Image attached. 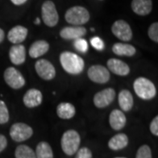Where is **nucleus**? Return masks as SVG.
<instances>
[{"instance_id":"nucleus-1","label":"nucleus","mask_w":158,"mask_h":158,"mask_svg":"<svg viewBox=\"0 0 158 158\" xmlns=\"http://www.w3.org/2000/svg\"><path fill=\"white\" fill-rule=\"evenodd\" d=\"M60 62L63 69L70 75H78L85 69L84 59L69 51H64L60 55Z\"/></svg>"},{"instance_id":"nucleus-2","label":"nucleus","mask_w":158,"mask_h":158,"mask_svg":"<svg viewBox=\"0 0 158 158\" xmlns=\"http://www.w3.org/2000/svg\"><path fill=\"white\" fill-rule=\"evenodd\" d=\"M134 90L136 95L144 100H150L156 96V88L149 79L138 77L134 82Z\"/></svg>"},{"instance_id":"nucleus-3","label":"nucleus","mask_w":158,"mask_h":158,"mask_svg":"<svg viewBox=\"0 0 158 158\" xmlns=\"http://www.w3.org/2000/svg\"><path fill=\"white\" fill-rule=\"evenodd\" d=\"M80 135L76 130L70 129L63 133L61 139V146L63 152L67 156H73L79 149Z\"/></svg>"},{"instance_id":"nucleus-4","label":"nucleus","mask_w":158,"mask_h":158,"mask_svg":"<svg viewBox=\"0 0 158 158\" xmlns=\"http://www.w3.org/2000/svg\"><path fill=\"white\" fill-rule=\"evenodd\" d=\"M65 20L73 26H83L90 20V13L83 6H73L67 10Z\"/></svg>"},{"instance_id":"nucleus-5","label":"nucleus","mask_w":158,"mask_h":158,"mask_svg":"<svg viewBox=\"0 0 158 158\" xmlns=\"http://www.w3.org/2000/svg\"><path fill=\"white\" fill-rule=\"evenodd\" d=\"M41 17L46 26L54 27L59 21V15L54 2L51 0L45 1L41 6Z\"/></svg>"},{"instance_id":"nucleus-6","label":"nucleus","mask_w":158,"mask_h":158,"mask_svg":"<svg viewBox=\"0 0 158 158\" xmlns=\"http://www.w3.org/2000/svg\"><path fill=\"white\" fill-rule=\"evenodd\" d=\"M34 134L33 128L27 124L18 122L13 124L10 128V136L14 141L21 142L28 140Z\"/></svg>"},{"instance_id":"nucleus-7","label":"nucleus","mask_w":158,"mask_h":158,"mask_svg":"<svg viewBox=\"0 0 158 158\" xmlns=\"http://www.w3.org/2000/svg\"><path fill=\"white\" fill-rule=\"evenodd\" d=\"M4 78L7 85L14 90L21 89L26 84V80L18 69L13 67H9L5 70Z\"/></svg>"},{"instance_id":"nucleus-8","label":"nucleus","mask_w":158,"mask_h":158,"mask_svg":"<svg viewBox=\"0 0 158 158\" xmlns=\"http://www.w3.org/2000/svg\"><path fill=\"white\" fill-rule=\"evenodd\" d=\"M88 77L96 84H106L110 80L109 69L102 65H92L87 71Z\"/></svg>"},{"instance_id":"nucleus-9","label":"nucleus","mask_w":158,"mask_h":158,"mask_svg":"<svg viewBox=\"0 0 158 158\" xmlns=\"http://www.w3.org/2000/svg\"><path fill=\"white\" fill-rule=\"evenodd\" d=\"M112 33L115 37L123 41H129L133 38V32L129 24L123 19H118L112 26Z\"/></svg>"},{"instance_id":"nucleus-10","label":"nucleus","mask_w":158,"mask_h":158,"mask_svg":"<svg viewBox=\"0 0 158 158\" xmlns=\"http://www.w3.org/2000/svg\"><path fill=\"white\" fill-rule=\"evenodd\" d=\"M35 70L40 78L50 81L55 78L56 72L55 66L49 61L46 59H40L35 62Z\"/></svg>"},{"instance_id":"nucleus-11","label":"nucleus","mask_w":158,"mask_h":158,"mask_svg":"<svg viewBox=\"0 0 158 158\" xmlns=\"http://www.w3.org/2000/svg\"><path fill=\"white\" fill-rule=\"evenodd\" d=\"M115 90L113 88H106L97 92L93 97V103L98 108H105L110 106L111 103L114 100Z\"/></svg>"},{"instance_id":"nucleus-12","label":"nucleus","mask_w":158,"mask_h":158,"mask_svg":"<svg viewBox=\"0 0 158 158\" xmlns=\"http://www.w3.org/2000/svg\"><path fill=\"white\" fill-rule=\"evenodd\" d=\"M43 97L40 90L37 89H30L23 97V103L28 108H34L39 106L42 103Z\"/></svg>"},{"instance_id":"nucleus-13","label":"nucleus","mask_w":158,"mask_h":158,"mask_svg":"<svg viewBox=\"0 0 158 158\" xmlns=\"http://www.w3.org/2000/svg\"><path fill=\"white\" fill-rule=\"evenodd\" d=\"M107 67L108 69H110L113 74L120 77L127 76L130 73V68L127 62L116 58H111L108 60Z\"/></svg>"},{"instance_id":"nucleus-14","label":"nucleus","mask_w":158,"mask_h":158,"mask_svg":"<svg viewBox=\"0 0 158 158\" xmlns=\"http://www.w3.org/2000/svg\"><path fill=\"white\" fill-rule=\"evenodd\" d=\"M27 34H28V30L27 27L23 26H16L9 31L7 34V39L14 45L21 44L26 40Z\"/></svg>"},{"instance_id":"nucleus-15","label":"nucleus","mask_w":158,"mask_h":158,"mask_svg":"<svg viewBox=\"0 0 158 158\" xmlns=\"http://www.w3.org/2000/svg\"><path fill=\"white\" fill-rule=\"evenodd\" d=\"M9 57L14 65H21L26 61L27 51L25 46L22 44L13 45L9 51Z\"/></svg>"},{"instance_id":"nucleus-16","label":"nucleus","mask_w":158,"mask_h":158,"mask_svg":"<svg viewBox=\"0 0 158 158\" xmlns=\"http://www.w3.org/2000/svg\"><path fill=\"white\" fill-rule=\"evenodd\" d=\"M86 29L84 27L74 26L63 27L60 32V36L63 40H77L86 34Z\"/></svg>"},{"instance_id":"nucleus-17","label":"nucleus","mask_w":158,"mask_h":158,"mask_svg":"<svg viewBox=\"0 0 158 158\" xmlns=\"http://www.w3.org/2000/svg\"><path fill=\"white\" fill-rule=\"evenodd\" d=\"M152 0H133L131 8L133 11L140 16L148 15L152 11Z\"/></svg>"},{"instance_id":"nucleus-18","label":"nucleus","mask_w":158,"mask_h":158,"mask_svg":"<svg viewBox=\"0 0 158 158\" xmlns=\"http://www.w3.org/2000/svg\"><path fill=\"white\" fill-rule=\"evenodd\" d=\"M109 123L111 127L115 131H119L124 128L127 123V118L124 113L117 109L112 111L109 116Z\"/></svg>"},{"instance_id":"nucleus-19","label":"nucleus","mask_w":158,"mask_h":158,"mask_svg":"<svg viewBox=\"0 0 158 158\" xmlns=\"http://www.w3.org/2000/svg\"><path fill=\"white\" fill-rule=\"evenodd\" d=\"M49 50V44L48 41L40 40L34 41L29 48V56L32 58H39L45 55Z\"/></svg>"},{"instance_id":"nucleus-20","label":"nucleus","mask_w":158,"mask_h":158,"mask_svg":"<svg viewBox=\"0 0 158 158\" xmlns=\"http://www.w3.org/2000/svg\"><path fill=\"white\" fill-rule=\"evenodd\" d=\"M128 145V137L126 134H117L108 141V147L112 150H120Z\"/></svg>"},{"instance_id":"nucleus-21","label":"nucleus","mask_w":158,"mask_h":158,"mask_svg":"<svg viewBox=\"0 0 158 158\" xmlns=\"http://www.w3.org/2000/svg\"><path fill=\"white\" fill-rule=\"evenodd\" d=\"M118 101L121 110L124 112H129L134 106V98L129 90H121L118 94Z\"/></svg>"},{"instance_id":"nucleus-22","label":"nucleus","mask_w":158,"mask_h":158,"mask_svg":"<svg viewBox=\"0 0 158 158\" xmlns=\"http://www.w3.org/2000/svg\"><path fill=\"white\" fill-rule=\"evenodd\" d=\"M58 117L62 119H69L73 118L76 114V107L71 103H60L56 107Z\"/></svg>"},{"instance_id":"nucleus-23","label":"nucleus","mask_w":158,"mask_h":158,"mask_svg":"<svg viewBox=\"0 0 158 158\" xmlns=\"http://www.w3.org/2000/svg\"><path fill=\"white\" fill-rule=\"evenodd\" d=\"M113 52L119 56H133L136 53L135 48L127 43H115L113 46Z\"/></svg>"},{"instance_id":"nucleus-24","label":"nucleus","mask_w":158,"mask_h":158,"mask_svg":"<svg viewBox=\"0 0 158 158\" xmlns=\"http://www.w3.org/2000/svg\"><path fill=\"white\" fill-rule=\"evenodd\" d=\"M35 155L36 158H54L52 148L47 141H40L38 143Z\"/></svg>"},{"instance_id":"nucleus-25","label":"nucleus","mask_w":158,"mask_h":158,"mask_svg":"<svg viewBox=\"0 0 158 158\" xmlns=\"http://www.w3.org/2000/svg\"><path fill=\"white\" fill-rule=\"evenodd\" d=\"M15 158H36L33 148L27 145H19L15 150Z\"/></svg>"},{"instance_id":"nucleus-26","label":"nucleus","mask_w":158,"mask_h":158,"mask_svg":"<svg viewBox=\"0 0 158 158\" xmlns=\"http://www.w3.org/2000/svg\"><path fill=\"white\" fill-rule=\"evenodd\" d=\"M9 111L6 103L0 100V125L6 124L9 121Z\"/></svg>"},{"instance_id":"nucleus-27","label":"nucleus","mask_w":158,"mask_h":158,"mask_svg":"<svg viewBox=\"0 0 158 158\" xmlns=\"http://www.w3.org/2000/svg\"><path fill=\"white\" fill-rule=\"evenodd\" d=\"M135 158H152V152L149 146L142 145L138 148Z\"/></svg>"},{"instance_id":"nucleus-28","label":"nucleus","mask_w":158,"mask_h":158,"mask_svg":"<svg viewBox=\"0 0 158 158\" xmlns=\"http://www.w3.org/2000/svg\"><path fill=\"white\" fill-rule=\"evenodd\" d=\"M74 46L76 48V49L79 51L80 53H85L88 50V44L87 41L83 38H79V39L75 40Z\"/></svg>"},{"instance_id":"nucleus-29","label":"nucleus","mask_w":158,"mask_h":158,"mask_svg":"<svg viewBox=\"0 0 158 158\" xmlns=\"http://www.w3.org/2000/svg\"><path fill=\"white\" fill-rule=\"evenodd\" d=\"M148 34L149 36V38L152 40L153 41H155L156 43L158 42V23L155 22L151 24V26L149 27Z\"/></svg>"},{"instance_id":"nucleus-30","label":"nucleus","mask_w":158,"mask_h":158,"mask_svg":"<svg viewBox=\"0 0 158 158\" xmlns=\"http://www.w3.org/2000/svg\"><path fill=\"white\" fill-rule=\"evenodd\" d=\"M75 158H92V153L88 148H81L77 151V155Z\"/></svg>"},{"instance_id":"nucleus-31","label":"nucleus","mask_w":158,"mask_h":158,"mask_svg":"<svg viewBox=\"0 0 158 158\" xmlns=\"http://www.w3.org/2000/svg\"><path fill=\"white\" fill-rule=\"evenodd\" d=\"M90 43L92 47L97 50H102L105 47L104 41L99 37H93L90 39Z\"/></svg>"},{"instance_id":"nucleus-32","label":"nucleus","mask_w":158,"mask_h":158,"mask_svg":"<svg viewBox=\"0 0 158 158\" xmlns=\"http://www.w3.org/2000/svg\"><path fill=\"white\" fill-rule=\"evenodd\" d=\"M149 129H150V132L152 133L153 135L158 136V116H156L152 119L150 126H149Z\"/></svg>"},{"instance_id":"nucleus-33","label":"nucleus","mask_w":158,"mask_h":158,"mask_svg":"<svg viewBox=\"0 0 158 158\" xmlns=\"http://www.w3.org/2000/svg\"><path fill=\"white\" fill-rule=\"evenodd\" d=\"M7 147V139L5 135H0V153Z\"/></svg>"},{"instance_id":"nucleus-34","label":"nucleus","mask_w":158,"mask_h":158,"mask_svg":"<svg viewBox=\"0 0 158 158\" xmlns=\"http://www.w3.org/2000/svg\"><path fill=\"white\" fill-rule=\"evenodd\" d=\"M11 1L15 6H21V5H24L27 0H11Z\"/></svg>"},{"instance_id":"nucleus-35","label":"nucleus","mask_w":158,"mask_h":158,"mask_svg":"<svg viewBox=\"0 0 158 158\" xmlns=\"http://www.w3.org/2000/svg\"><path fill=\"white\" fill-rule=\"evenodd\" d=\"M5 37H6V34H5V32L3 29L0 28V43H2L5 40Z\"/></svg>"},{"instance_id":"nucleus-36","label":"nucleus","mask_w":158,"mask_h":158,"mask_svg":"<svg viewBox=\"0 0 158 158\" xmlns=\"http://www.w3.org/2000/svg\"><path fill=\"white\" fill-rule=\"evenodd\" d=\"M34 23H35L36 25H39L40 23V19H39V18H37V19H36V20L34 21Z\"/></svg>"},{"instance_id":"nucleus-37","label":"nucleus","mask_w":158,"mask_h":158,"mask_svg":"<svg viewBox=\"0 0 158 158\" xmlns=\"http://www.w3.org/2000/svg\"><path fill=\"white\" fill-rule=\"evenodd\" d=\"M116 158H125V157H116Z\"/></svg>"}]
</instances>
